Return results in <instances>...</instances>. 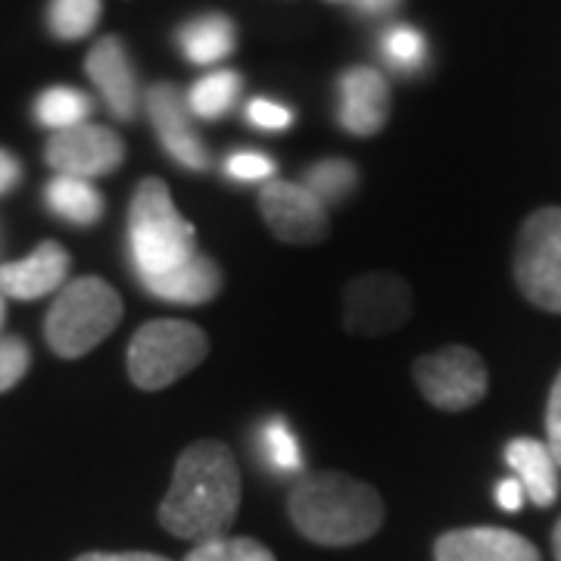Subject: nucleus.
<instances>
[{
	"mask_svg": "<svg viewBox=\"0 0 561 561\" xmlns=\"http://www.w3.org/2000/svg\"><path fill=\"white\" fill-rule=\"evenodd\" d=\"M84 72L88 79L94 81L101 101L106 103V110L119 122H131L138 116L140 106V88L135 66L128 60V50L116 35H103L88 60H84Z\"/></svg>",
	"mask_w": 561,
	"mask_h": 561,
	"instance_id": "9b49d317",
	"label": "nucleus"
},
{
	"mask_svg": "<svg viewBox=\"0 0 561 561\" xmlns=\"http://www.w3.org/2000/svg\"><path fill=\"white\" fill-rule=\"evenodd\" d=\"M69 278V253L60 243L47 241L32 250V256L0 265V290L13 300H38L66 287Z\"/></svg>",
	"mask_w": 561,
	"mask_h": 561,
	"instance_id": "2eb2a0df",
	"label": "nucleus"
},
{
	"mask_svg": "<svg viewBox=\"0 0 561 561\" xmlns=\"http://www.w3.org/2000/svg\"><path fill=\"white\" fill-rule=\"evenodd\" d=\"M184 561H275V556L250 537H221L194 546Z\"/></svg>",
	"mask_w": 561,
	"mask_h": 561,
	"instance_id": "a878e982",
	"label": "nucleus"
},
{
	"mask_svg": "<svg viewBox=\"0 0 561 561\" xmlns=\"http://www.w3.org/2000/svg\"><path fill=\"white\" fill-rule=\"evenodd\" d=\"M331 3H343V0H331Z\"/></svg>",
	"mask_w": 561,
	"mask_h": 561,
	"instance_id": "e433bc0d",
	"label": "nucleus"
},
{
	"mask_svg": "<svg viewBox=\"0 0 561 561\" xmlns=\"http://www.w3.org/2000/svg\"><path fill=\"white\" fill-rule=\"evenodd\" d=\"M122 321L119 294L103 278L69 280L44 319V337L60 359H81Z\"/></svg>",
	"mask_w": 561,
	"mask_h": 561,
	"instance_id": "20e7f679",
	"label": "nucleus"
},
{
	"mask_svg": "<svg viewBox=\"0 0 561 561\" xmlns=\"http://www.w3.org/2000/svg\"><path fill=\"white\" fill-rule=\"evenodd\" d=\"M356 181H359V172H356L353 162L321 160L306 172L302 184H306L324 206H334V203L346 201V197L353 194Z\"/></svg>",
	"mask_w": 561,
	"mask_h": 561,
	"instance_id": "5701e85b",
	"label": "nucleus"
},
{
	"mask_svg": "<svg viewBox=\"0 0 561 561\" xmlns=\"http://www.w3.org/2000/svg\"><path fill=\"white\" fill-rule=\"evenodd\" d=\"M337 119L356 138L378 135L390 119V84L371 66H353L341 76Z\"/></svg>",
	"mask_w": 561,
	"mask_h": 561,
	"instance_id": "ddd939ff",
	"label": "nucleus"
},
{
	"mask_svg": "<svg viewBox=\"0 0 561 561\" xmlns=\"http://www.w3.org/2000/svg\"><path fill=\"white\" fill-rule=\"evenodd\" d=\"M287 512L302 537L319 546H353L368 540L383 522L378 490L341 471H321L297 481Z\"/></svg>",
	"mask_w": 561,
	"mask_h": 561,
	"instance_id": "f03ea898",
	"label": "nucleus"
},
{
	"mask_svg": "<svg viewBox=\"0 0 561 561\" xmlns=\"http://www.w3.org/2000/svg\"><path fill=\"white\" fill-rule=\"evenodd\" d=\"M209 353V341L191 321H147L128 343V375L140 390H162L194 371Z\"/></svg>",
	"mask_w": 561,
	"mask_h": 561,
	"instance_id": "39448f33",
	"label": "nucleus"
},
{
	"mask_svg": "<svg viewBox=\"0 0 561 561\" xmlns=\"http://www.w3.org/2000/svg\"><path fill=\"white\" fill-rule=\"evenodd\" d=\"M128 253L138 280L160 278L197 256L194 228L181 219L160 179L140 181L128 209Z\"/></svg>",
	"mask_w": 561,
	"mask_h": 561,
	"instance_id": "7ed1b4c3",
	"label": "nucleus"
},
{
	"mask_svg": "<svg viewBox=\"0 0 561 561\" xmlns=\"http://www.w3.org/2000/svg\"><path fill=\"white\" fill-rule=\"evenodd\" d=\"M552 552H556V561H561V522L556 524V534H552Z\"/></svg>",
	"mask_w": 561,
	"mask_h": 561,
	"instance_id": "f704fd0d",
	"label": "nucleus"
},
{
	"mask_svg": "<svg viewBox=\"0 0 561 561\" xmlns=\"http://www.w3.org/2000/svg\"><path fill=\"white\" fill-rule=\"evenodd\" d=\"M144 103H147V116L153 122L157 138L165 147V153L184 169L203 172L209 165V153H206L203 140L197 138V131L191 128V119H187L191 110H187V103L181 101L179 88L160 81V84H153L147 91Z\"/></svg>",
	"mask_w": 561,
	"mask_h": 561,
	"instance_id": "f8f14e48",
	"label": "nucleus"
},
{
	"mask_svg": "<svg viewBox=\"0 0 561 561\" xmlns=\"http://www.w3.org/2000/svg\"><path fill=\"white\" fill-rule=\"evenodd\" d=\"M101 13V0H50L47 3V28L54 38L79 41L98 28Z\"/></svg>",
	"mask_w": 561,
	"mask_h": 561,
	"instance_id": "4be33fe9",
	"label": "nucleus"
},
{
	"mask_svg": "<svg viewBox=\"0 0 561 561\" xmlns=\"http://www.w3.org/2000/svg\"><path fill=\"white\" fill-rule=\"evenodd\" d=\"M225 175L231 181H272L275 175V160H268L265 153L256 150H238L225 162Z\"/></svg>",
	"mask_w": 561,
	"mask_h": 561,
	"instance_id": "bb28decb",
	"label": "nucleus"
},
{
	"mask_svg": "<svg viewBox=\"0 0 561 561\" xmlns=\"http://www.w3.org/2000/svg\"><path fill=\"white\" fill-rule=\"evenodd\" d=\"M241 508V471L228 446L201 440L181 453L160 524L179 540H221Z\"/></svg>",
	"mask_w": 561,
	"mask_h": 561,
	"instance_id": "f257e3e1",
	"label": "nucleus"
},
{
	"mask_svg": "<svg viewBox=\"0 0 561 561\" xmlns=\"http://www.w3.org/2000/svg\"><path fill=\"white\" fill-rule=\"evenodd\" d=\"M28 346L20 337H0V393L16 387L28 371Z\"/></svg>",
	"mask_w": 561,
	"mask_h": 561,
	"instance_id": "cd10ccee",
	"label": "nucleus"
},
{
	"mask_svg": "<svg viewBox=\"0 0 561 561\" xmlns=\"http://www.w3.org/2000/svg\"><path fill=\"white\" fill-rule=\"evenodd\" d=\"M44 203L54 216H60L69 225L88 228L103 216V194L84 179L57 175L44 187Z\"/></svg>",
	"mask_w": 561,
	"mask_h": 561,
	"instance_id": "6ab92c4d",
	"label": "nucleus"
},
{
	"mask_svg": "<svg viewBox=\"0 0 561 561\" xmlns=\"http://www.w3.org/2000/svg\"><path fill=\"white\" fill-rule=\"evenodd\" d=\"M91 98L81 94L79 88H66V84H57V88H47L35 101V119L44 125V128H54V131H66V128H76V125H84V119L91 116Z\"/></svg>",
	"mask_w": 561,
	"mask_h": 561,
	"instance_id": "412c9836",
	"label": "nucleus"
},
{
	"mask_svg": "<svg viewBox=\"0 0 561 561\" xmlns=\"http://www.w3.org/2000/svg\"><path fill=\"white\" fill-rule=\"evenodd\" d=\"M0 321H3V300H0Z\"/></svg>",
	"mask_w": 561,
	"mask_h": 561,
	"instance_id": "c9c22d12",
	"label": "nucleus"
},
{
	"mask_svg": "<svg viewBox=\"0 0 561 561\" xmlns=\"http://www.w3.org/2000/svg\"><path fill=\"white\" fill-rule=\"evenodd\" d=\"M238 94H241V76H238V72H231V69L209 72V76H203V79L191 88V94H187V110L206 122L221 119L225 113H231Z\"/></svg>",
	"mask_w": 561,
	"mask_h": 561,
	"instance_id": "aec40b11",
	"label": "nucleus"
},
{
	"mask_svg": "<svg viewBox=\"0 0 561 561\" xmlns=\"http://www.w3.org/2000/svg\"><path fill=\"white\" fill-rule=\"evenodd\" d=\"M356 7H359L362 13H371V16H378V13H387V10H393L400 0H353Z\"/></svg>",
	"mask_w": 561,
	"mask_h": 561,
	"instance_id": "72a5a7b5",
	"label": "nucleus"
},
{
	"mask_svg": "<svg viewBox=\"0 0 561 561\" xmlns=\"http://www.w3.org/2000/svg\"><path fill=\"white\" fill-rule=\"evenodd\" d=\"M515 280L534 306L561 316V206L537 209L524 221L515 250Z\"/></svg>",
	"mask_w": 561,
	"mask_h": 561,
	"instance_id": "423d86ee",
	"label": "nucleus"
},
{
	"mask_svg": "<svg viewBox=\"0 0 561 561\" xmlns=\"http://www.w3.org/2000/svg\"><path fill=\"white\" fill-rule=\"evenodd\" d=\"M524 496H527V493H524V486L518 478H508V481H502L500 486H496V502H500L505 512H518L524 505Z\"/></svg>",
	"mask_w": 561,
	"mask_h": 561,
	"instance_id": "2f4dec72",
	"label": "nucleus"
},
{
	"mask_svg": "<svg viewBox=\"0 0 561 561\" xmlns=\"http://www.w3.org/2000/svg\"><path fill=\"white\" fill-rule=\"evenodd\" d=\"M415 383L443 412H461L483 400L486 365L468 346H446L415 362Z\"/></svg>",
	"mask_w": 561,
	"mask_h": 561,
	"instance_id": "0eeeda50",
	"label": "nucleus"
},
{
	"mask_svg": "<svg viewBox=\"0 0 561 561\" xmlns=\"http://www.w3.org/2000/svg\"><path fill=\"white\" fill-rule=\"evenodd\" d=\"M546 446H549V453L556 456L561 468V375L552 383L549 405H546Z\"/></svg>",
	"mask_w": 561,
	"mask_h": 561,
	"instance_id": "c756f323",
	"label": "nucleus"
},
{
	"mask_svg": "<svg viewBox=\"0 0 561 561\" xmlns=\"http://www.w3.org/2000/svg\"><path fill=\"white\" fill-rule=\"evenodd\" d=\"M247 119L253 122L262 131H284L294 122V110H287L284 103L268 101V98H256L247 106Z\"/></svg>",
	"mask_w": 561,
	"mask_h": 561,
	"instance_id": "c85d7f7f",
	"label": "nucleus"
},
{
	"mask_svg": "<svg viewBox=\"0 0 561 561\" xmlns=\"http://www.w3.org/2000/svg\"><path fill=\"white\" fill-rule=\"evenodd\" d=\"M44 160L57 175L91 181L119 169L125 162V144L113 128L84 122L66 131H54L44 147Z\"/></svg>",
	"mask_w": 561,
	"mask_h": 561,
	"instance_id": "1a4fd4ad",
	"label": "nucleus"
},
{
	"mask_svg": "<svg viewBox=\"0 0 561 561\" xmlns=\"http://www.w3.org/2000/svg\"><path fill=\"white\" fill-rule=\"evenodd\" d=\"M262 453H265V461L280 474H300L302 471L300 440L280 419L262 424Z\"/></svg>",
	"mask_w": 561,
	"mask_h": 561,
	"instance_id": "393cba45",
	"label": "nucleus"
},
{
	"mask_svg": "<svg viewBox=\"0 0 561 561\" xmlns=\"http://www.w3.org/2000/svg\"><path fill=\"white\" fill-rule=\"evenodd\" d=\"M22 179V165L20 160L10 153V150H3L0 147V197L7 194V191H13Z\"/></svg>",
	"mask_w": 561,
	"mask_h": 561,
	"instance_id": "7c9ffc66",
	"label": "nucleus"
},
{
	"mask_svg": "<svg viewBox=\"0 0 561 561\" xmlns=\"http://www.w3.org/2000/svg\"><path fill=\"white\" fill-rule=\"evenodd\" d=\"M505 461L522 481L527 500L534 505H552L559 500V461L549 453V446L530 437H518L505 446Z\"/></svg>",
	"mask_w": 561,
	"mask_h": 561,
	"instance_id": "f3484780",
	"label": "nucleus"
},
{
	"mask_svg": "<svg viewBox=\"0 0 561 561\" xmlns=\"http://www.w3.org/2000/svg\"><path fill=\"white\" fill-rule=\"evenodd\" d=\"M383 60L400 72H419L427 60V41L412 25H390L381 38Z\"/></svg>",
	"mask_w": 561,
	"mask_h": 561,
	"instance_id": "b1692460",
	"label": "nucleus"
},
{
	"mask_svg": "<svg viewBox=\"0 0 561 561\" xmlns=\"http://www.w3.org/2000/svg\"><path fill=\"white\" fill-rule=\"evenodd\" d=\"M260 209L278 241L306 247L328 238V206L302 181H265Z\"/></svg>",
	"mask_w": 561,
	"mask_h": 561,
	"instance_id": "9d476101",
	"label": "nucleus"
},
{
	"mask_svg": "<svg viewBox=\"0 0 561 561\" xmlns=\"http://www.w3.org/2000/svg\"><path fill=\"white\" fill-rule=\"evenodd\" d=\"M412 316V290L400 275H362L343 297V324L350 334L378 337L402 328Z\"/></svg>",
	"mask_w": 561,
	"mask_h": 561,
	"instance_id": "6e6552de",
	"label": "nucleus"
},
{
	"mask_svg": "<svg viewBox=\"0 0 561 561\" xmlns=\"http://www.w3.org/2000/svg\"><path fill=\"white\" fill-rule=\"evenodd\" d=\"M76 561H169L153 552H84Z\"/></svg>",
	"mask_w": 561,
	"mask_h": 561,
	"instance_id": "473e14b6",
	"label": "nucleus"
},
{
	"mask_svg": "<svg viewBox=\"0 0 561 561\" xmlns=\"http://www.w3.org/2000/svg\"><path fill=\"white\" fill-rule=\"evenodd\" d=\"M234 22L221 13H206L197 16L187 25H181L179 47L181 54L197 66H213V62L225 60L234 50Z\"/></svg>",
	"mask_w": 561,
	"mask_h": 561,
	"instance_id": "a211bd4d",
	"label": "nucleus"
},
{
	"mask_svg": "<svg viewBox=\"0 0 561 561\" xmlns=\"http://www.w3.org/2000/svg\"><path fill=\"white\" fill-rule=\"evenodd\" d=\"M140 287L157 300L179 302V306H203L221 290V272L216 262L197 253L194 260H187L160 278L140 280Z\"/></svg>",
	"mask_w": 561,
	"mask_h": 561,
	"instance_id": "dca6fc26",
	"label": "nucleus"
},
{
	"mask_svg": "<svg viewBox=\"0 0 561 561\" xmlns=\"http://www.w3.org/2000/svg\"><path fill=\"white\" fill-rule=\"evenodd\" d=\"M437 561H540V552L522 534L502 527H461L443 534L434 546Z\"/></svg>",
	"mask_w": 561,
	"mask_h": 561,
	"instance_id": "4468645a",
	"label": "nucleus"
}]
</instances>
